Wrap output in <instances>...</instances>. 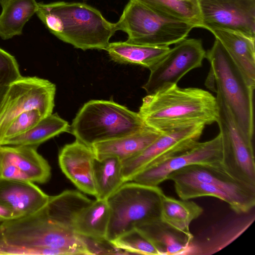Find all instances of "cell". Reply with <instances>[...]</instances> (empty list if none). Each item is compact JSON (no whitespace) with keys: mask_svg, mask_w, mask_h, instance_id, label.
Here are the masks:
<instances>
[{"mask_svg":"<svg viewBox=\"0 0 255 255\" xmlns=\"http://www.w3.org/2000/svg\"><path fill=\"white\" fill-rule=\"evenodd\" d=\"M116 31L128 35L127 41L137 44L169 46L185 39L195 26L158 13L136 1L129 0L119 21Z\"/></svg>","mask_w":255,"mask_h":255,"instance_id":"obj_7","label":"cell"},{"mask_svg":"<svg viewBox=\"0 0 255 255\" xmlns=\"http://www.w3.org/2000/svg\"></svg>","mask_w":255,"mask_h":255,"instance_id":"obj_37","label":"cell"},{"mask_svg":"<svg viewBox=\"0 0 255 255\" xmlns=\"http://www.w3.org/2000/svg\"><path fill=\"white\" fill-rule=\"evenodd\" d=\"M68 123L56 114L43 117L25 132L2 141L0 145L29 146L37 148L40 144L64 132H70Z\"/></svg>","mask_w":255,"mask_h":255,"instance_id":"obj_25","label":"cell"},{"mask_svg":"<svg viewBox=\"0 0 255 255\" xmlns=\"http://www.w3.org/2000/svg\"><path fill=\"white\" fill-rule=\"evenodd\" d=\"M158 186L129 181L107 200L110 216L106 239L112 241L136 226L159 221L164 195Z\"/></svg>","mask_w":255,"mask_h":255,"instance_id":"obj_6","label":"cell"},{"mask_svg":"<svg viewBox=\"0 0 255 255\" xmlns=\"http://www.w3.org/2000/svg\"><path fill=\"white\" fill-rule=\"evenodd\" d=\"M89 255H128L127 252L117 248L106 239L93 238L80 235Z\"/></svg>","mask_w":255,"mask_h":255,"instance_id":"obj_32","label":"cell"},{"mask_svg":"<svg viewBox=\"0 0 255 255\" xmlns=\"http://www.w3.org/2000/svg\"><path fill=\"white\" fill-rule=\"evenodd\" d=\"M170 49L169 46L145 45L126 41L110 43L105 50L116 62L137 64L150 70Z\"/></svg>","mask_w":255,"mask_h":255,"instance_id":"obj_20","label":"cell"},{"mask_svg":"<svg viewBox=\"0 0 255 255\" xmlns=\"http://www.w3.org/2000/svg\"><path fill=\"white\" fill-rule=\"evenodd\" d=\"M135 228L155 243L163 255H186L191 251L193 238L174 229L161 220L138 225Z\"/></svg>","mask_w":255,"mask_h":255,"instance_id":"obj_21","label":"cell"},{"mask_svg":"<svg viewBox=\"0 0 255 255\" xmlns=\"http://www.w3.org/2000/svg\"><path fill=\"white\" fill-rule=\"evenodd\" d=\"M56 86L48 80L21 76L8 86L0 109V141L10 123L25 111L36 109L43 117L52 113Z\"/></svg>","mask_w":255,"mask_h":255,"instance_id":"obj_9","label":"cell"},{"mask_svg":"<svg viewBox=\"0 0 255 255\" xmlns=\"http://www.w3.org/2000/svg\"><path fill=\"white\" fill-rule=\"evenodd\" d=\"M33 183L0 177V203L13 211L18 218L41 210L50 196Z\"/></svg>","mask_w":255,"mask_h":255,"instance_id":"obj_16","label":"cell"},{"mask_svg":"<svg viewBox=\"0 0 255 255\" xmlns=\"http://www.w3.org/2000/svg\"><path fill=\"white\" fill-rule=\"evenodd\" d=\"M111 242L117 248L129 254L163 255L155 243L135 228Z\"/></svg>","mask_w":255,"mask_h":255,"instance_id":"obj_29","label":"cell"},{"mask_svg":"<svg viewBox=\"0 0 255 255\" xmlns=\"http://www.w3.org/2000/svg\"><path fill=\"white\" fill-rule=\"evenodd\" d=\"M167 180L174 182H198L217 185L239 198L252 208L255 205V188L231 176L224 169L194 164L171 173Z\"/></svg>","mask_w":255,"mask_h":255,"instance_id":"obj_15","label":"cell"},{"mask_svg":"<svg viewBox=\"0 0 255 255\" xmlns=\"http://www.w3.org/2000/svg\"><path fill=\"white\" fill-rule=\"evenodd\" d=\"M222 159V139L219 133L211 140L198 141L180 153L147 166L137 174L131 181L158 186L167 180L171 173L189 165H204L224 169Z\"/></svg>","mask_w":255,"mask_h":255,"instance_id":"obj_10","label":"cell"},{"mask_svg":"<svg viewBox=\"0 0 255 255\" xmlns=\"http://www.w3.org/2000/svg\"><path fill=\"white\" fill-rule=\"evenodd\" d=\"M209 31L220 42L249 85L255 89V38L225 29L215 28Z\"/></svg>","mask_w":255,"mask_h":255,"instance_id":"obj_17","label":"cell"},{"mask_svg":"<svg viewBox=\"0 0 255 255\" xmlns=\"http://www.w3.org/2000/svg\"><path fill=\"white\" fill-rule=\"evenodd\" d=\"M43 208L0 224L7 243L26 249H63L73 255H89L74 228L50 219Z\"/></svg>","mask_w":255,"mask_h":255,"instance_id":"obj_5","label":"cell"},{"mask_svg":"<svg viewBox=\"0 0 255 255\" xmlns=\"http://www.w3.org/2000/svg\"><path fill=\"white\" fill-rule=\"evenodd\" d=\"M94 176L96 190V198L107 200L124 183L122 161L115 157L101 159L95 158Z\"/></svg>","mask_w":255,"mask_h":255,"instance_id":"obj_27","label":"cell"},{"mask_svg":"<svg viewBox=\"0 0 255 255\" xmlns=\"http://www.w3.org/2000/svg\"><path fill=\"white\" fill-rule=\"evenodd\" d=\"M205 57L206 51L200 39L185 38L175 44L150 69L148 79L142 88L150 94L164 87L177 84L189 71L201 67Z\"/></svg>","mask_w":255,"mask_h":255,"instance_id":"obj_11","label":"cell"},{"mask_svg":"<svg viewBox=\"0 0 255 255\" xmlns=\"http://www.w3.org/2000/svg\"><path fill=\"white\" fill-rule=\"evenodd\" d=\"M145 127L138 113L114 101L91 100L77 113L70 130L76 140L91 147L135 133Z\"/></svg>","mask_w":255,"mask_h":255,"instance_id":"obj_4","label":"cell"},{"mask_svg":"<svg viewBox=\"0 0 255 255\" xmlns=\"http://www.w3.org/2000/svg\"><path fill=\"white\" fill-rule=\"evenodd\" d=\"M205 127L196 125L163 132L138 154L122 161L125 183L147 166L161 161L190 148L198 141Z\"/></svg>","mask_w":255,"mask_h":255,"instance_id":"obj_12","label":"cell"},{"mask_svg":"<svg viewBox=\"0 0 255 255\" xmlns=\"http://www.w3.org/2000/svg\"><path fill=\"white\" fill-rule=\"evenodd\" d=\"M162 133L146 126L135 133L96 143L91 147L97 159L115 157L123 161L141 152Z\"/></svg>","mask_w":255,"mask_h":255,"instance_id":"obj_18","label":"cell"},{"mask_svg":"<svg viewBox=\"0 0 255 255\" xmlns=\"http://www.w3.org/2000/svg\"><path fill=\"white\" fill-rule=\"evenodd\" d=\"M152 10L202 28V19L197 0H132Z\"/></svg>","mask_w":255,"mask_h":255,"instance_id":"obj_28","label":"cell"},{"mask_svg":"<svg viewBox=\"0 0 255 255\" xmlns=\"http://www.w3.org/2000/svg\"><path fill=\"white\" fill-rule=\"evenodd\" d=\"M110 216L107 200L96 199L78 212L73 223L74 231L81 236L106 238Z\"/></svg>","mask_w":255,"mask_h":255,"instance_id":"obj_22","label":"cell"},{"mask_svg":"<svg viewBox=\"0 0 255 255\" xmlns=\"http://www.w3.org/2000/svg\"><path fill=\"white\" fill-rule=\"evenodd\" d=\"M43 117L41 113L36 109L22 113L8 125L0 142L25 132L37 124Z\"/></svg>","mask_w":255,"mask_h":255,"instance_id":"obj_30","label":"cell"},{"mask_svg":"<svg viewBox=\"0 0 255 255\" xmlns=\"http://www.w3.org/2000/svg\"><path fill=\"white\" fill-rule=\"evenodd\" d=\"M145 125L161 132L216 122V97L198 88L164 87L147 94L138 112Z\"/></svg>","mask_w":255,"mask_h":255,"instance_id":"obj_1","label":"cell"},{"mask_svg":"<svg viewBox=\"0 0 255 255\" xmlns=\"http://www.w3.org/2000/svg\"><path fill=\"white\" fill-rule=\"evenodd\" d=\"M0 255H42L43 251L41 249H23L8 244L4 238L0 225Z\"/></svg>","mask_w":255,"mask_h":255,"instance_id":"obj_34","label":"cell"},{"mask_svg":"<svg viewBox=\"0 0 255 255\" xmlns=\"http://www.w3.org/2000/svg\"><path fill=\"white\" fill-rule=\"evenodd\" d=\"M8 87V86L0 90V109Z\"/></svg>","mask_w":255,"mask_h":255,"instance_id":"obj_36","label":"cell"},{"mask_svg":"<svg viewBox=\"0 0 255 255\" xmlns=\"http://www.w3.org/2000/svg\"><path fill=\"white\" fill-rule=\"evenodd\" d=\"M203 212L201 206L189 200H178L165 195L162 198L161 221L192 238L193 236L190 231V225Z\"/></svg>","mask_w":255,"mask_h":255,"instance_id":"obj_23","label":"cell"},{"mask_svg":"<svg viewBox=\"0 0 255 255\" xmlns=\"http://www.w3.org/2000/svg\"><path fill=\"white\" fill-rule=\"evenodd\" d=\"M205 58L210 64L205 82L207 87L221 95L244 136L253 141L255 89L249 85L241 71L218 39L215 38L211 48L206 52Z\"/></svg>","mask_w":255,"mask_h":255,"instance_id":"obj_3","label":"cell"},{"mask_svg":"<svg viewBox=\"0 0 255 255\" xmlns=\"http://www.w3.org/2000/svg\"><path fill=\"white\" fill-rule=\"evenodd\" d=\"M0 37L3 40L22 34L25 24L36 12L35 0H0Z\"/></svg>","mask_w":255,"mask_h":255,"instance_id":"obj_24","label":"cell"},{"mask_svg":"<svg viewBox=\"0 0 255 255\" xmlns=\"http://www.w3.org/2000/svg\"><path fill=\"white\" fill-rule=\"evenodd\" d=\"M202 28H222L255 38V0H197Z\"/></svg>","mask_w":255,"mask_h":255,"instance_id":"obj_13","label":"cell"},{"mask_svg":"<svg viewBox=\"0 0 255 255\" xmlns=\"http://www.w3.org/2000/svg\"><path fill=\"white\" fill-rule=\"evenodd\" d=\"M176 194L181 199L190 200L201 197H213L229 204L237 214H246L253 208L246 203L219 186L198 182H174Z\"/></svg>","mask_w":255,"mask_h":255,"instance_id":"obj_26","label":"cell"},{"mask_svg":"<svg viewBox=\"0 0 255 255\" xmlns=\"http://www.w3.org/2000/svg\"><path fill=\"white\" fill-rule=\"evenodd\" d=\"M36 13L48 29L76 48L106 50L116 31L97 9L82 2L38 3Z\"/></svg>","mask_w":255,"mask_h":255,"instance_id":"obj_2","label":"cell"},{"mask_svg":"<svg viewBox=\"0 0 255 255\" xmlns=\"http://www.w3.org/2000/svg\"><path fill=\"white\" fill-rule=\"evenodd\" d=\"M17 215L10 209L0 203V223L17 218Z\"/></svg>","mask_w":255,"mask_h":255,"instance_id":"obj_35","label":"cell"},{"mask_svg":"<svg viewBox=\"0 0 255 255\" xmlns=\"http://www.w3.org/2000/svg\"><path fill=\"white\" fill-rule=\"evenodd\" d=\"M21 76L15 57L0 48V90Z\"/></svg>","mask_w":255,"mask_h":255,"instance_id":"obj_31","label":"cell"},{"mask_svg":"<svg viewBox=\"0 0 255 255\" xmlns=\"http://www.w3.org/2000/svg\"><path fill=\"white\" fill-rule=\"evenodd\" d=\"M217 93L218 117L216 123L221 136L225 171L235 179L255 188V161L253 141L245 138L227 104Z\"/></svg>","mask_w":255,"mask_h":255,"instance_id":"obj_8","label":"cell"},{"mask_svg":"<svg viewBox=\"0 0 255 255\" xmlns=\"http://www.w3.org/2000/svg\"><path fill=\"white\" fill-rule=\"evenodd\" d=\"M0 176L1 178L7 179L31 181L29 177L16 166L0 157Z\"/></svg>","mask_w":255,"mask_h":255,"instance_id":"obj_33","label":"cell"},{"mask_svg":"<svg viewBox=\"0 0 255 255\" xmlns=\"http://www.w3.org/2000/svg\"><path fill=\"white\" fill-rule=\"evenodd\" d=\"M0 157L16 166L31 182L44 183L50 178V166L36 147L0 145Z\"/></svg>","mask_w":255,"mask_h":255,"instance_id":"obj_19","label":"cell"},{"mask_svg":"<svg viewBox=\"0 0 255 255\" xmlns=\"http://www.w3.org/2000/svg\"><path fill=\"white\" fill-rule=\"evenodd\" d=\"M95 158L92 147L77 140L63 146L58 156L59 164L65 175L81 191L95 197Z\"/></svg>","mask_w":255,"mask_h":255,"instance_id":"obj_14","label":"cell"}]
</instances>
